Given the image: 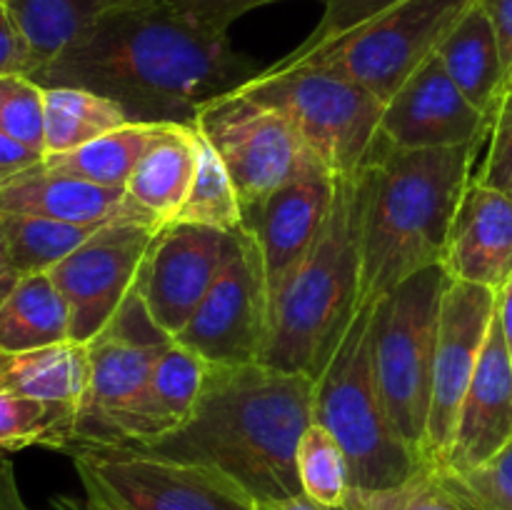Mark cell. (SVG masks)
<instances>
[{
  "instance_id": "17",
  "label": "cell",
  "mask_w": 512,
  "mask_h": 510,
  "mask_svg": "<svg viewBox=\"0 0 512 510\" xmlns=\"http://www.w3.org/2000/svg\"><path fill=\"white\" fill-rule=\"evenodd\" d=\"M512 440V355L498 313L490 323L470 388L460 408L453 443L440 470L465 473L493 458Z\"/></svg>"
},
{
  "instance_id": "30",
  "label": "cell",
  "mask_w": 512,
  "mask_h": 510,
  "mask_svg": "<svg viewBox=\"0 0 512 510\" xmlns=\"http://www.w3.org/2000/svg\"><path fill=\"white\" fill-rule=\"evenodd\" d=\"M78 408L65 403L23 398L0 390V455L30 445L63 450L73 440Z\"/></svg>"
},
{
  "instance_id": "34",
  "label": "cell",
  "mask_w": 512,
  "mask_h": 510,
  "mask_svg": "<svg viewBox=\"0 0 512 510\" xmlns=\"http://www.w3.org/2000/svg\"><path fill=\"white\" fill-rule=\"evenodd\" d=\"M45 88L28 75H0V130L45 155Z\"/></svg>"
},
{
  "instance_id": "1",
  "label": "cell",
  "mask_w": 512,
  "mask_h": 510,
  "mask_svg": "<svg viewBox=\"0 0 512 510\" xmlns=\"http://www.w3.org/2000/svg\"><path fill=\"white\" fill-rule=\"evenodd\" d=\"M263 70L228 33L185 18L168 0H123L30 75L43 88H85L118 103L130 123L195 125L208 100Z\"/></svg>"
},
{
  "instance_id": "8",
  "label": "cell",
  "mask_w": 512,
  "mask_h": 510,
  "mask_svg": "<svg viewBox=\"0 0 512 510\" xmlns=\"http://www.w3.org/2000/svg\"><path fill=\"white\" fill-rule=\"evenodd\" d=\"M63 453L73 458L85 498L103 510H253L255 505L220 470L135 445L75 443Z\"/></svg>"
},
{
  "instance_id": "29",
  "label": "cell",
  "mask_w": 512,
  "mask_h": 510,
  "mask_svg": "<svg viewBox=\"0 0 512 510\" xmlns=\"http://www.w3.org/2000/svg\"><path fill=\"white\" fill-rule=\"evenodd\" d=\"M5 243L18 275L50 273L60 260L83 245L100 225L63 223V220L38 218V215L3 213L0 210Z\"/></svg>"
},
{
  "instance_id": "14",
  "label": "cell",
  "mask_w": 512,
  "mask_h": 510,
  "mask_svg": "<svg viewBox=\"0 0 512 510\" xmlns=\"http://www.w3.org/2000/svg\"><path fill=\"white\" fill-rule=\"evenodd\" d=\"M228 240L230 233L205 225L178 220L160 225L135 290L165 335L175 338L205 298L225 258Z\"/></svg>"
},
{
  "instance_id": "24",
  "label": "cell",
  "mask_w": 512,
  "mask_h": 510,
  "mask_svg": "<svg viewBox=\"0 0 512 510\" xmlns=\"http://www.w3.org/2000/svg\"><path fill=\"white\" fill-rule=\"evenodd\" d=\"M90 383L88 345L75 340L35 350H0V390L80 408Z\"/></svg>"
},
{
  "instance_id": "44",
  "label": "cell",
  "mask_w": 512,
  "mask_h": 510,
  "mask_svg": "<svg viewBox=\"0 0 512 510\" xmlns=\"http://www.w3.org/2000/svg\"><path fill=\"white\" fill-rule=\"evenodd\" d=\"M495 313H498L500 328H503L505 343H508L510 355H512V275L508 283L498 290V298H495Z\"/></svg>"
},
{
  "instance_id": "40",
  "label": "cell",
  "mask_w": 512,
  "mask_h": 510,
  "mask_svg": "<svg viewBox=\"0 0 512 510\" xmlns=\"http://www.w3.org/2000/svg\"><path fill=\"white\" fill-rule=\"evenodd\" d=\"M43 158V153L18 143V140L10 138V135H5L0 130V183L13 178V175L23 173V170L33 168V165L43 163Z\"/></svg>"
},
{
  "instance_id": "35",
  "label": "cell",
  "mask_w": 512,
  "mask_h": 510,
  "mask_svg": "<svg viewBox=\"0 0 512 510\" xmlns=\"http://www.w3.org/2000/svg\"><path fill=\"white\" fill-rule=\"evenodd\" d=\"M325 10L320 23L315 25L313 33L298 45L290 55H285L283 60H278L280 65L300 63L305 58H313L320 50H325L328 45H333L335 40H340L343 35L353 33L360 25L370 23L373 18H378L380 13L390 10L393 5H398L400 0H323Z\"/></svg>"
},
{
  "instance_id": "9",
  "label": "cell",
  "mask_w": 512,
  "mask_h": 510,
  "mask_svg": "<svg viewBox=\"0 0 512 510\" xmlns=\"http://www.w3.org/2000/svg\"><path fill=\"white\" fill-rule=\"evenodd\" d=\"M195 128L228 168L243 215L288 183L330 173L278 108L243 88L208 100L195 115Z\"/></svg>"
},
{
  "instance_id": "4",
  "label": "cell",
  "mask_w": 512,
  "mask_h": 510,
  "mask_svg": "<svg viewBox=\"0 0 512 510\" xmlns=\"http://www.w3.org/2000/svg\"><path fill=\"white\" fill-rule=\"evenodd\" d=\"M360 180L335 178L328 220L270 310L260 363L320 378L360 305Z\"/></svg>"
},
{
  "instance_id": "48",
  "label": "cell",
  "mask_w": 512,
  "mask_h": 510,
  "mask_svg": "<svg viewBox=\"0 0 512 510\" xmlns=\"http://www.w3.org/2000/svg\"><path fill=\"white\" fill-rule=\"evenodd\" d=\"M0 5H3V0H0Z\"/></svg>"
},
{
  "instance_id": "36",
  "label": "cell",
  "mask_w": 512,
  "mask_h": 510,
  "mask_svg": "<svg viewBox=\"0 0 512 510\" xmlns=\"http://www.w3.org/2000/svg\"><path fill=\"white\" fill-rule=\"evenodd\" d=\"M443 473L475 510H512V440L478 468Z\"/></svg>"
},
{
  "instance_id": "45",
  "label": "cell",
  "mask_w": 512,
  "mask_h": 510,
  "mask_svg": "<svg viewBox=\"0 0 512 510\" xmlns=\"http://www.w3.org/2000/svg\"><path fill=\"white\" fill-rule=\"evenodd\" d=\"M253 510H330L325 505L315 503L308 495L298 493L290 495V498H275V500H260L253 505Z\"/></svg>"
},
{
  "instance_id": "12",
  "label": "cell",
  "mask_w": 512,
  "mask_h": 510,
  "mask_svg": "<svg viewBox=\"0 0 512 510\" xmlns=\"http://www.w3.org/2000/svg\"><path fill=\"white\" fill-rule=\"evenodd\" d=\"M160 225L115 218L100 225L83 245L60 260L50 278L70 310V340L90 345L138 285L140 268Z\"/></svg>"
},
{
  "instance_id": "2",
  "label": "cell",
  "mask_w": 512,
  "mask_h": 510,
  "mask_svg": "<svg viewBox=\"0 0 512 510\" xmlns=\"http://www.w3.org/2000/svg\"><path fill=\"white\" fill-rule=\"evenodd\" d=\"M315 380L250 365H210L193 415L163 438L135 445L165 458L220 470L255 503L303 493L298 443L313 423Z\"/></svg>"
},
{
  "instance_id": "31",
  "label": "cell",
  "mask_w": 512,
  "mask_h": 510,
  "mask_svg": "<svg viewBox=\"0 0 512 510\" xmlns=\"http://www.w3.org/2000/svg\"><path fill=\"white\" fill-rule=\"evenodd\" d=\"M175 220L205 225V228L223 230V233H235L245 223L243 205H240L233 178L203 135H200V153L193 183H190L188 198H185Z\"/></svg>"
},
{
  "instance_id": "22",
  "label": "cell",
  "mask_w": 512,
  "mask_h": 510,
  "mask_svg": "<svg viewBox=\"0 0 512 510\" xmlns=\"http://www.w3.org/2000/svg\"><path fill=\"white\" fill-rule=\"evenodd\" d=\"M198 153L200 133L195 125H160L125 183L128 203L158 225L175 220L188 198Z\"/></svg>"
},
{
  "instance_id": "13",
  "label": "cell",
  "mask_w": 512,
  "mask_h": 510,
  "mask_svg": "<svg viewBox=\"0 0 512 510\" xmlns=\"http://www.w3.org/2000/svg\"><path fill=\"white\" fill-rule=\"evenodd\" d=\"M495 298H498L495 290L463 280L450 278L445 288L423 453L425 465L430 468L443 465L453 443L460 408L493 323Z\"/></svg>"
},
{
  "instance_id": "41",
  "label": "cell",
  "mask_w": 512,
  "mask_h": 510,
  "mask_svg": "<svg viewBox=\"0 0 512 510\" xmlns=\"http://www.w3.org/2000/svg\"><path fill=\"white\" fill-rule=\"evenodd\" d=\"M483 10L488 13L490 23H493L495 35H498L500 55H503L505 73H512V0H478Z\"/></svg>"
},
{
  "instance_id": "32",
  "label": "cell",
  "mask_w": 512,
  "mask_h": 510,
  "mask_svg": "<svg viewBox=\"0 0 512 510\" xmlns=\"http://www.w3.org/2000/svg\"><path fill=\"white\" fill-rule=\"evenodd\" d=\"M295 468L303 495L330 510L343 508L353 490L348 455L335 435L315 420L300 438Z\"/></svg>"
},
{
  "instance_id": "27",
  "label": "cell",
  "mask_w": 512,
  "mask_h": 510,
  "mask_svg": "<svg viewBox=\"0 0 512 510\" xmlns=\"http://www.w3.org/2000/svg\"><path fill=\"white\" fill-rule=\"evenodd\" d=\"M128 123L125 110L105 95L85 88H45V158L70 153Z\"/></svg>"
},
{
  "instance_id": "5",
  "label": "cell",
  "mask_w": 512,
  "mask_h": 510,
  "mask_svg": "<svg viewBox=\"0 0 512 510\" xmlns=\"http://www.w3.org/2000/svg\"><path fill=\"white\" fill-rule=\"evenodd\" d=\"M375 303L355 310L345 338L315 380L313 420L343 445L353 488L385 490L413 478L423 460L395 430L373 365Z\"/></svg>"
},
{
  "instance_id": "18",
  "label": "cell",
  "mask_w": 512,
  "mask_h": 510,
  "mask_svg": "<svg viewBox=\"0 0 512 510\" xmlns=\"http://www.w3.org/2000/svg\"><path fill=\"white\" fill-rule=\"evenodd\" d=\"M168 343H145L115 330H103L88 345L90 383L75 415L73 440L68 445L113 443L115 425L143 393L155 360Z\"/></svg>"
},
{
  "instance_id": "39",
  "label": "cell",
  "mask_w": 512,
  "mask_h": 510,
  "mask_svg": "<svg viewBox=\"0 0 512 510\" xmlns=\"http://www.w3.org/2000/svg\"><path fill=\"white\" fill-rule=\"evenodd\" d=\"M30 73H33V55L3 3L0 5V75H28L30 78Z\"/></svg>"
},
{
  "instance_id": "23",
  "label": "cell",
  "mask_w": 512,
  "mask_h": 510,
  "mask_svg": "<svg viewBox=\"0 0 512 510\" xmlns=\"http://www.w3.org/2000/svg\"><path fill=\"white\" fill-rule=\"evenodd\" d=\"M435 55L460 93L493 118L508 90V73L500 55L498 35L483 5H470L468 13L445 35Z\"/></svg>"
},
{
  "instance_id": "28",
  "label": "cell",
  "mask_w": 512,
  "mask_h": 510,
  "mask_svg": "<svg viewBox=\"0 0 512 510\" xmlns=\"http://www.w3.org/2000/svg\"><path fill=\"white\" fill-rule=\"evenodd\" d=\"M160 125L163 123H128L103 138H95L70 150V153L48 155L43 158V165L55 173L73 175V178L105 185V188H125L135 163L145 153L150 140L155 138Z\"/></svg>"
},
{
  "instance_id": "10",
  "label": "cell",
  "mask_w": 512,
  "mask_h": 510,
  "mask_svg": "<svg viewBox=\"0 0 512 510\" xmlns=\"http://www.w3.org/2000/svg\"><path fill=\"white\" fill-rule=\"evenodd\" d=\"M475 3L478 0H400L300 63L330 65L388 103Z\"/></svg>"
},
{
  "instance_id": "7",
  "label": "cell",
  "mask_w": 512,
  "mask_h": 510,
  "mask_svg": "<svg viewBox=\"0 0 512 510\" xmlns=\"http://www.w3.org/2000/svg\"><path fill=\"white\" fill-rule=\"evenodd\" d=\"M450 275L430 265L375 303L373 365L395 430L423 460L440 310ZM425 465V460H423Z\"/></svg>"
},
{
  "instance_id": "43",
  "label": "cell",
  "mask_w": 512,
  "mask_h": 510,
  "mask_svg": "<svg viewBox=\"0 0 512 510\" xmlns=\"http://www.w3.org/2000/svg\"><path fill=\"white\" fill-rule=\"evenodd\" d=\"M20 275L15 270L13 260H10L8 253V243H5V233H3V225H0V303L10 295V290L18 285Z\"/></svg>"
},
{
  "instance_id": "20",
  "label": "cell",
  "mask_w": 512,
  "mask_h": 510,
  "mask_svg": "<svg viewBox=\"0 0 512 510\" xmlns=\"http://www.w3.org/2000/svg\"><path fill=\"white\" fill-rule=\"evenodd\" d=\"M210 363L203 355L170 340L133 408L115 425L110 445H143L180 428L193 415L208 380Z\"/></svg>"
},
{
  "instance_id": "46",
  "label": "cell",
  "mask_w": 512,
  "mask_h": 510,
  "mask_svg": "<svg viewBox=\"0 0 512 510\" xmlns=\"http://www.w3.org/2000/svg\"><path fill=\"white\" fill-rule=\"evenodd\" d=\"M45 510H103V508L95 505L93 500L85 498V495L83 498H75V495H55Z\"/></svg>"
},
{
  "instance_id": "11",
  "label": "cell",
  "mask_w": 512,
  "mask_h": 510,
  "mask_svg": "<svg viewBox=\"0 0 512 510\" xmlns=\"http://www.w3.org/2000/svg\"><path fill=\"white\" fill-rule=\"evenodd\" d=\"M270 328L263 258L248 228L230 233L228 250L205 298L175 335L210 365L260 363Z\"/></svg>"
},
{
  "instance_id": "21",
  "label": "cell",
  "mask_w": 512,
  "mask_h": 510,
  "mask_svg": "<svg viewBox=\"0 0 512 510\" xmlns=\"http://www.w3.org/2000/svg\"><path fill=\"white\" fill-rule=\"evenodd\" d=\"M0 210L78 225H105L115 218L145 220L128 203L125 188H105L55 173L43 163L0 183Z\"/></svg>"
},
{
  "instance_id": "19",
  "label": "cell",
  "mask_w": 512,
  "mask_h": 510,
  "mask_svg": "<svg viewBox=\"0 0 512 510\" xmlns=\"http://www.w3.org/2000/svg\"><path fill=\"white\" fill-rule=\"evenodd\" d=\"M440 265L453 280L498 293L512 275V200L473 180L460 200Z\"/></svg>"
},
{
  "instance_id": "47",
  "label": "cell",
  "mask_w": 512,
  "mask_h": 510,
  "mask_svg": "<svg viewBox=\"0 0 512 510\" xmlns=\"http://www.w3.org/2000/svg\"><path fill=\"white\" fill-rule=\"evenodd\" d=\"M508 90H512V73H510V80H508Z\"/></svg>"
},
{
  "instance_id": "16",
  "label": "cell",
  "mask_w": 512,
  "mask_h": 510,
  "mask_svg": "<svg viewBox=\"0 0 512 510\" xmlns=\"http://www.w3.org/2000/svg\"><path fill=\"white\" fill-rule=\"evenodd\" d=\"M333 195L335 175L313 173L275 190L258 208L245 213L243 228L253 233L263 258L270 310L295 268L313 250L328 220Z\"/></svg>"
},
{
  "instance_id": "3",
  "label": "cell",
  "mask_w": 512,
  "mask_h": 510,
  "mask_svg": "<svg viewBox=\"0 0 512 510\" xmlns=\"http://www.w3.org/2000/svg\"><path fill=\"white\" fill-rule=\"evenodd\" d=\"M488 140L405 150L380 138L360 168V305L443 263L450 228Z\"/></svg>"
},
{
  "instance_id": "26",
  "label": "cell",
  "mask_w": 512,
  "mask_h": 510,
  "mask_svg": "<svg viewBox=\"0 0 512 510\" xmlns=\"http://www.w3.org/2000/svg\"><path fill=\"white\" fill-rule=\"evenodd\" d=\"M33 55V73L73 45L105 10L123 0H3ZM30 73V75H33Z\"/></svg>"
},
{
  "instance_id": "38",
  "label": "cell",
  "mask_w": 512,
  "mask_h": 510,
  "mask_svg": "<svg viewBox=\"0 0 512 510\" xmlns=\"http://www.w3.org/2000/svg\"><path fill=\"white\" fill-rule=\"evenodd\" d=\"M168 3L198 25L228 33V28L240 15L263 8V5L278 3V0H168Z\"/></svg>"
},
{
  "instance_id": "15",
  "label": "cell",
  "mask_w": 512,
  "mask_h": 510,
  "mask_svg": "<svg viewBox=\"0 0 512 510\" xmlns=\"http://www.w3.org/2000/svg\"><path fill=\"white\" fill-rule=\"evenodd\" d=\"M493 118L475 108L430 55L385 103L380 138L393 148H455L488 140Z\"/></svg>"
},
{
  "instance_id": "37",
  "label": "cell",
  "mask_w": 512,
  "mask_h": 510,
  "mask_svg": "<svg viewBox=\"0 0 512 510\" xmlns=\"http://www.w3.org/2000/svg\"><path fill=\"white\" fill-rule=\"evenodd\" d=\"M483 165L475 170L473 180L498 190L512 200V90H505L493 115Z\"/></svg>"
},
{
  "instance_id": "25",
  "label": "cell",
  "mask_w": 512,
  "mask_h": 510,
  "mask_svg": "<svg viewBox=\"0 0 512 510\" xmlns=\"http://www.w3.org/2000/svg\"><path fill=\"white\" fill-rule=\"evenodd\" d=\"M70 340V310L50 273L23 275L0 303V350L45 348Z\"/></svg>"
},
{
  "instance_id": "33",
  "label": "cell",
  "mask_w": 512,
  "mask_h": 510,
  "mask_svg": "<svg viewBox=\"0 0 512 510\" xmlns=\"http://www.w3.org/2000/svg\"><path fill=\"white\" fill-rule=\"evenodd\" d=\"M340 510H475L440 468L423 465L413 478L385 490H350Z\"/></svg>"
},
{
  "instance_id": "6",
  "label": "cell",
  "mask_w": 512,
  "mask_h": 510,
  "mask_svg": "<svg viewBox=\"0 0 512 510\" xmlns=\"http://www.w3.org/2000/svg\"><path fill=\"white\" fill-rule=\"evenodd\" d=\"M240 88L278 108L335 178L360 173L380 143L385 103L330 65H268Z\"/></svg>"
},
{
  "instance_id": "42",
  "label": "cell",
  "mask_w": 512,
  "mask_h": 510,
  "mask_svg": "<svg viewBox=\"0 0 512 510\" xmlns=\"http://www.w3.org/2000/svg\"><path fill=\"white\" fill-rule=\"evenodd\" d=\"M0 510H30L18 488L13 463L5 455H0Z\"/></svg>"
}]
</instances>
